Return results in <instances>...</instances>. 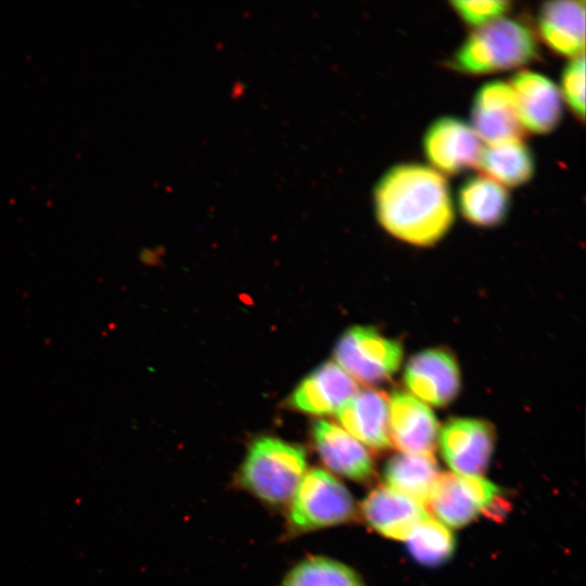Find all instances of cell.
Segmentation results:
<instances>
[{
  "label": "cell",
  "instance_id": "6da1fadb",
  "mask_svg": "<svg viewBox=\"0 0 586 586\" xmlns=\"http://www.w3.org/2000/svg\"><path fill=\"white\" fill-rule=\"evenodd\" d=\"M373 201L380 225L393 237L413 245L436 243L454 222L448 182L430 166H393L379 179Z\"/></svg>",
  "mask_w": 586,
  "mask_h": 586
},
{
  "label": "cell",
  "instance_id": "7a4b0ae2",
  "mask_svg": "<svg viewBox=\"0 0 586 586\" xmlns=\"http://www.w3.org/2000/svg\"><path fill=\"white\" fill-rule=\"evenodd\" d=\"M537 58L533 30L519 20L500 17L472 31L449 66L463 74L482 75L517 68Z\"/></svg>",
  "mask_w": 586,
  "mask_h": 586
},
{
  "label": "cell",
  "instance_id": "3957f363",
  "mask_svg": "<svg viewBox=\"0 0 586 586\" xmlns=\"http://www.w3.org/2000/svg\"><path fill=\"white\" fill-rule=\"evenodd\" d=\"M303 447L283 440L262 436L249 447L239 470V484L270 506L289 502L306 473Z\"/></svg>",
  "mask_w": 586,
  "mask_h": 586
},
{
  "label": "cell",
  "instance_id": "277c9868",
  "mask_svg": "<svg viewBox=\"0 0 586 586\" xmlns=\"http://www.w3.org/2000/svg\"><path fill=\"white\" fill-rule=\"evenodd\" d=\"M291 500L289 523L296 532L342 524L355 514L348 489L331 473L317 468L305 473Z\"/></svg>",
  "mask_w": 586,
  "mask_h": 586
},
{
  "label": "cell",
  "instance_id": "5b68a950",
  "mask_svg": "<svg viewBox=\"0 0 586 586\" xmlns=\"http://www.w3.org/2000/svg\"><path fill=\"white\" fill-rule=\"evenodd\" d=\"M444 525L462 527L480 514H500L506 501L500 489L481 476L438 475L426 502Z\"/></svg>",
  "mask_w": 586,
  "mask_h": 586
},
{
  "label": "cell",
  "instance_id": "8992f818",
  "mask_svg": "<svg viewBox=\"0 0 586 586\" xmlns=\"http://www.w3.org/2000/svg\"><path fill=\"white\" fill-rule=\"evenodd\" d=\"M403 354L399 341L368 326L346 330L334 349L339 366L355 381L367 385L390 380L398 370Z\"/></svg>",
  "mask_w": 586,
  "mask_h": 586
},
{
  "label": "cell",
  "instance_id": "52a82bcc",
  "mask_svg": "<svg viewBox=\"0 0 586 586\" xmlns=\"http://www.w3.org/2000/svg\"><path fill=\"white\" fill-rule=\"evenodd\" d=\"M441 453L454 473L481 476L489 464L495 430L482 419L451 418L438 433Z\"/></svg>",
  "mask_w": 586,
  "mask_h": 586
},
{
  "label": "cell",
  "instance_id": "ba28073f",
  "mask_svg": "<svg viewBox=\"0 0 586 586\" xmlns=\"http://www.w3.org/2000/svg\"><path fill=\"white\" fill-rule=\"evenodd\" d=\"M404 382L411 395L424 404L444 407L450 404L460 391V369L448 348H428L408 360Z\"/></svg>",
  "mask_w": 586,
  "mask_h": 586
},
{
  "label": "cell",
  "instance_id": "9c48e42d",
  "mask_svg": "<svg viewBox=\"0 0 586 586\" xmlns=\"http://www.w3.org/2000/svg\"><path fill=\"white\" fill-rule=\"evenodd\" d=\"M422 145L434 169L447 175L475 166L482 151L480 138L473 128L454 116L434 120L424 133Z\"/></svg>",
  "mask_w": 586,
  "mask_h": 586
},
{
  "label": "cell",
  "instance_id": "30bf717a",
  "mask_svg": "<svg viewBox=\"0 0 586 586\" xmlns=\"http://www.w3.org/2000/svg\"><path fill=\"white\" fill-rule=\"evenodd\" d=\"M440 426L426 404L408 392L394 390L388 396V435L400 453H432Z\"/></svg>",
  "mask_w": 586,
  "mask_h": 586
},
{
  "label": "cell",
  "instance_id": "8fae6325",
  "mask_svg": "<svg viewBox=\"0 0 586 586\" xmlns=\"http://www.w3.org/2000/svg\"><path fill=\"white\" fill-rule=\"evenodd\" d=\"M471 119V127L487 144L522 140L524 136L513 92L504 81L494 80L481 86L473 99Z\"/></svg>",
  "mask_w": 586,
  "mask_h": 586
},
{
  "label": "cell",
  "instance_id": "7c38bea8",
  "mask_svg": "<svg viewBox=\"0 0 586 586\" xmlns=\"http://www.w3.org/2000/svg\"><path fill=\"white\" fill-rule=\"evenodd\" d=\"M509 86L524 130L547 133L558 126L562 95L552 80L539 73L521 71L511 77Z\"/></svg>",
  "mask_w": 586,
  "mask_h": 586
},
{
  "label": "cell",
  "instance_id": "4fadbf2b",
  "mask_svg": "<svg viewBox=\"0 0 586 586\" xmlns=\"http://www.w3.org/2000/svg\"><path fill=\"white\" fill-rule=\"evenodd\" d=\"M311 435L320 459L331 471L356 482H365L372 476L371 455L343 428L327 420H317Z\"/></svg>",
  "mask_w": 586,
  "mask_h": 586
},
{
  "label": "cell",
  "instance_id": "5bb4252c",
  "mask_svg": "<svg viewBox=\"0 0 586 586\" xmlns=\"http://www.w3.org/2000/svg\"><path fill=\"white\" fill-rule=\"evenodd\" d=\"M357 390L351 375L336 362L328 361L303 379L288 402L298 411L322 416L336 411Z\"/></svg>",
  "mask_w": 586,
  "mask_h": 586
},
{
  "label": "cell",
  "instance_id": "9a60e30c",
  "mask_svg": "<svg viewBox=\"0 0 586 586\" xmlns=\"http://www.w3.org/2000/svg\"><path fill=\"white\" fill-rule=\"evenodd\" d=\"M343 429L373 449L391 446L388 435V395L380 390L357 391L337 410Z\"/></svg>",
  "mask_w": 586,
  "mask_h": 586
},
{
  "label": "cell",
  "instance_id": "2e32d148",
  "mask_svg": "<svg viewBox=\"0 0 586 586\" xmlns=\"http://www.w3.org/2000/svg\"><path fill=\"white\" fill-rule=\"evenodd\" d=\"M361 513L370 527L381 535L406 540L429 517L417 501L388 488L377 487L361 502Z\"/></svg>",
  "mask_w": 586,
  "mask_h": 586
},
{
  "label": "cell",
  "instance_id": "e0dca14e",
  "mask_svg": "<svg viewBox=\"0 0 586 586\" xmlns=\"http://www.w3.org/2000/svg\"><path fill=\"white\" fill-rule=\"evenodd\" d=\"M537 27L542 40L553 52L571 59L584 55V1L545 2L537 15Z\"/></svg>",
  "mask_w": 586,
  "mask_h": 586
},
{
  "label": "cell",
  "instance_id": "ac0fdd59",
  "mask_svg": "<svg viewBox=\"0 0 586 586\" xmlns=\"http://www.w3.org/2000/svg\"><path fill=\"white\" fill-rule=\"evenodd\" d=\"M438 475L432 453H399L387 461L384 470L388 488L422 506L426 505Z\"/></svg>",
  "mask_w": 586,
  "mask_h": 586
},
{
  "label": "cell",
  "instance_id": "d6986e66",
  "mask_svg": "<svg viewBox=\"0 0 586 586\" xmlns=\"http://www.w3.org/2000/svg\"><path fill=\"white\" fill-rule=\"evenodd\" d=\"M458 206L472 225L494 227L507 217L510 195L507 190L486 176H472L459 188Z\"/></svg>",
  "mask_w": 586,
  "mask_h": 586
},
{
  "label": "cell",
  "instance_id": "ffe728a7",
  "mask_svg": "<svg viewBox=\"0 0 586 586\" xmlns=\"http://www.w3.org/2000/svg\"><path fill=\"white\" fill-rule=\"evenodd\" d=\"M484 176L507 187H519L534 174V157L522 140L487 144L482 149L477 164Z\"/></svg>",
  "mask_w": 586,
  "mask_h": 586
},
{
  "label": "cell",
  "instance_id": "44dd1931",
  "mask_svg": "<svg viewBox=\"0 0 586 586\" xmlns=\"http://www.w3.org/2000/svg\"><path fill=\"white\" fill-rule=\"evenodd\" d=\"M281 586H364L349 566L324 557H310L296 564Z\"/></svg>",
  "mask_w": 586,
  "mask_h": 586
},
{
  "label": "cell",
  "instance_id": "7402d4cb",
  "mask_svg": "<svg viewBox=\"0 0 586 586\" xmlns=\"http://www.w3.org/2000/svg\"><path fill=\"white\" fill-rule=\"evenodd\" d=\"M406 542L411 556L430 566L445 563L456 547L453 533L430 515L419 523Z\"/></svg>",
  "mask_w": 586,
  "mask_h": 586
},
{
  "label": "cell",
  "instance_id": "603a6c76",
  "mask_svg": "<svg viewBox=\"0 0 586 586\" xmlns=\"http://www.w3.org/2000/svg\"><path fill=\"white\" fill-rule=\"evenodd\" d=\"M562 98L566 101L571 111L584 120L585 116V56L579 55L566 64L561 74Z\"/></svg>",
  "mask_w": 586,
  "mask_h": 586
},
{
  "label": "cell",
  "instance_id": "cb8c5ba5",
  "mask_svg": "<svg viewBox=\"0 0 586 586\" xmlns=\"http://www.w3.org/2000/svg\"><path fill=\"white\" fill-rule=\"evenodd\" d=\"M450 5L469 26L481 27L502 17L511 7L504 0L451 1Z\"/></svg>",
  "mask_w": 586,
  "mask_h": 586
}]
</instances>
